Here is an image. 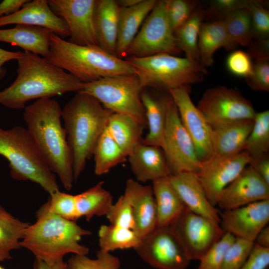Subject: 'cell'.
I'll list each match as a JSON object with an SVG mask.
<instances>
[{"instance_id":"cell-23","label":"cell","mask_w":269,"mask_h":269,"mask_svg":"<svg viewBox=\"0 0 269 269\" xmlns=\"http://www.w3.org/2000/svg\"><path fill=\"white\" fill-rule=\"evenodd\" d=\"M127 158L138 182H152L170 175L164 151L159 147L145 144L141 141Z\"/></svg>"},{"instance_id":"cell-32","label":"cell","mask_w":269,"mask_h":269,"mask_svg":"<svg viewBox=\"0 0 269 269\" xmlns=\"http://www.w3.org/2000/svg\"><path fill=\"white\" fill-rule=\"evenodd\" d=\"M29 224L14 217L0 205V262L11 259V252L21 247V241Z\"/></svg>"},{"instance_id":"cell-53","label":"cell","mask_w":269,"mask_h":269,"mask_svg":"<svg viewBox=\"0 0 269 269\" xmlns=\"http://www.w3.org/2000/svg\"><path fill=\"white\" fill-rule=\"evenodd\" d=\"M23 52H12L0 48V71L2 65L6 62L11 60H17L22 55Z\"/></svg>"},{"instance_id":"cell-47","label":"cell","mask_w":269,"mask_h":269,"mask_svg":"<svg viewBox=\"0 0 269 269\" xmlns=\"http://www.w3.org/2000/svg\"><path fill=\"white\" fill-rule=\"evenodd\" d=\"M253 63L247 52L242 50H235L228 56L226 66L233 74L246 78L252 73Z\"/></svg>"},{"instance_id":"cell-15","label":"cell","mask_w":269,"mask_h":269,"mask_svg":"<svg viewBox=\"0 0 269 269\" xmlns=\"http://www.w3.org/2000/svg\"><path fill=\"white\" fill-rule=\"evenodd\" d=\"M190 86L170 90L169 93L176 105L181 123L194 144L200 161L213 155L211 130L202 113L191 100Z\"/></svg>"},{"instance_id":"cell-21","label":"cell","mask_w":269,"mask_h":269,"mask_svg":"<svg viewBox=\"0 0 269 269\" xmlns=\"http://www.w3.org/2000/svg\"><path fill=\"white\" fill-rule=\"evenodd\" d=\"M168 179L188 209L220 224V212L208 200L196 173L182 172Z\"/></svg>"},{"instance_id":"cell-18","label":"cell","mask_w":269,"mask_h":269,"mask_svg":"<svg viewBox=\"0 0 269 269\" xmlns=\"http://www.w3.org/2000/svg\"><path fill=\"white\" fill-rule=\"evenodd\" d=\"M269 199V184L248 165L221 193L217 205L232 209Z\"/></svg>"},{"instance_id":"cell-12","label":"cell","mask_w":269,"mask_h":269,"mask_svg":"<svg viewBox=\"0 0 269 269\" xmlns=\"http://www.w3.org/2000/svg\"><path fill=\"white\" fill-rule=\"evenodd\" d=\"M147 264L157 269H185L190 260L169 226L156 227L134 249Z\"/></svg>"},{"instance_id":"cell-35","label":"cell","mask_w":269,"mask_h":269,"mask_svg":"<svg viewBox=\"0 0 269 269\" xmlns=\"http://www.w3.org/2000/svg\"><path fill=\"white\" fill-rule=\"evenodd\" d=\"M98 236L99 250L108 253L118 249H134L141 239L133 230L111 224L102 225Z\"/></svg>"},{"instance_id":"cell-22","label":"cell","mask_w":269,"mask_h":269,"mask_svg":"<svg viewBox=\"0 0 269 269\" xmlns=\"http://www.w3.org/2000/svg\"><path fill=\"white\" fill-rule=\"evenodd\" d=\"M254 123V119L210 124L213 155L230 157L244 151Z\"/></svg>"},{"instance_id":"cell-19","label":"cell","mask_w":269,"mask_h":269,"mask_svg":"<svg viewBox=\"0 0 269 269\" xmlns=\"http://www.w3.org/2000/svg\"><path fill=\"white\" fill-rule=\"evenodd\" d=\"M12 24L45 27L63 39L70 35L66 23L53 12L47 0H29L17 12L0 17V27Z\"/></svg>"},{"instance_id":"cell-55","label":"cell","mask_w":269,"mask_h":269,"mask_svg":"<svg viewBox=\"0 0 269 269\" xmlns=\"http://www.w3.org/2000/svg\"><path fill=\"white\" fill-rule=\"evenodd\" d=\"M142 0H117L118 4L121 7H129L140 3Z\"/></svg>"},{"instance_id":"cell-24","label":"cell","mask_w":269,"mask_h":269,"mask_svg":"<svg viewBox=\"0 0 269 269\" xmlns=\"http://www.w3.org/2000/svg\"><path fill=\"white\" fill-rule=\"evenodd\" d=\"M120 8L116 0H96L94 12V26L98 45L115 56Z\"/></svg>"},{"instance_id":"cell-11","label":"cell","mask_w":269,"mask_h":269,"mask_svg":"<svg viewBox=\"0 0 269 269\" xmlns=\"http://www.w3.org/2000/svg\"><path fill=\"white\" fill-rule=\"evenodd\" d=\"M162 149L170 175L182 172L197 173L198 171L201 161L172 99L167 109Z\"/></svg>"},{"instance_id":"cell-25","label":"cell","mask_w":269,"mask_h":269,"mask_svg":"<svg viewBox=\"0 0 269 269\" xmlns=\"http://www.w3.org/2000/svg\"><path fill=\"white\" fill-rule=\"evenodd\" d=\"M171 99L169 93L157 96L142 90L141 100L148 127V132L142 139L143 143L163 148L167 109Z\"/></svg>"},{"instance_id":"cell-52","label":"cell","mask_w":269,"mask_h":269,"mask_svg":"<svg viewBox=\"0 0 269 269\" xmlns=\"http://www.w3.org/2000/svg\"><path fill=\"white\" fill-rule=\"evenodd\" d=\"M33 269H70L68 264L64 261L49 265L44 262L36 259L33 265Z\"/></svg>"},{"instance_id":"cell-7","label":"cell","mask_w":269,"mask_h":269,"mask_svg":"<svg viewBox=\"0 0 269 269\" xmlns=\"http://www.w3.org/2000/svg\"><path fill=\"white\" fill-rule=\"evenodd\" d=\"M125 60L133 68L141 88L152 87L168 92L202 81L208 72L200 62L167 53Z\"/></svg>"},{"instance_id":"cell-28","label":"cell","mask_w":269,"mask_h":269,"mask_svg":"<svg viewBox=\"0 0 269 269\" xmlns=\"http://www.w3.org/2000/svg\"><path fill=\"white\" fill-rule=\"evenodd\" d=\"M152 183L156 207L157 227L169 226L187 207L170 183L168 176Z\"/></svg>"},{"instance_id":"cell-9","label":"cell","mask_w":269,"mask_h":269,"mask_svg":"<svg viewBox=\"0 0 269 269\" xmlns=\"http://www.w3.org/2000/svg\"><path fill=\"white\" fill-rule=\"evenodd\" d=\"M174 32L167 16L165 0H157L129 46L124 58L159 53L177 56L181 51L177 46Z\"/></svg>"},{"instance_id":"cell-33","label":"cell","mask_w":269,"mask_h":269,"mask_svg":"<svg viewBox=\"0 0 269 269\" xmlns=\"http://www.w3.org/2000/svg\"><path fill=\"white\" fill-rule=\"evenodd\" d=\"M94 172L97 175L108 173L111 169L127 160L123 152L106 128L94 149Z\"/></svg>"},{"instance_id":"cell-4","label":"cell","mask_w":269,"mask_h":269,"mask_svg":"<svg viewBox=\"0 0 269 269\" xmlns=\"http://www.w3.org/2000/svg\"><path fill=\"white\" fill-rule=\"evenodd\" d=\"M91 234L76 222L50 212L45 203L37 210L36 222L25 229L20 246L30 251L36 259L52 265L63 262L69 253L87 255L89 248L79 241Z\"/></svg>"},{"instance_id":"cell-41","label":"cell","mask_w":269,"mask_h":269,"mask_svg":"<svg viewBox=\"0 0 269 269\" xmlns=\"http://www.w3.org/2000/svg\"><path fill=\"white\" fill-rule=\"evenodd\" d=\"M235 238L226 232L199 260L197 269H221L226 252Z\"/></svg>"},{"instance_id":"cell-48","label":"cell","mask_w":269,"mask_h":269,"mask_svg":"<svg viewBox=\"0 0 269 269\" xmlns=\"http://www.w3.org/2000/svg\"><path fill=\"white\" fill-rule=\"evenodd\" d=\"M269 265V248L255 243L248 258L240 269H266Z\"/></svg>"},{"instance_id":"cell-30","label":"cell","mask_w":269,"mask_h":269,"mask_svg":"<svg viewBox=\"0 0 269 269\" xmlns=\"http://www.w3.org/2000/svg\"><path fill=\"white\" fill-rule=\"evenodd\" d=\"M146 125L124 114L113 113L110 117L107 130L127 156L141 141Z\"/></svg>"},{"instance_id":"cell-17","label":"cell","mask_w":269,"mask_h":269,"mask_svg":"<svg viewBox=\"0 0 269 269\" xmlns=\"http://www.w3.org/2000/svg\"><path fill=\"white\" fill-rule=\"evenodd\" d=\"M220 225L235 238L255 242L269 222V199L220 213Z\"/></svg>"},{"instance_id":"cell-1","label":"cell","mask_w":269,"mask_h":269,"mask_svg":"<svg viewBox=\"0 0 269 269\" xmlns=\"http://www.w3.org/2000/svg\"><path fill=\"white\" fill-rule=\"evenodd\" d=\"M61 115L56 100L44 98L24 108L23 119L46 163L64 188L70 190L74 181L72 156Z\"/></svg>"},{"instance_id":"cell-31","label":"cell","mask_w":269,"mask_h":269,"mask_svg":"<svg viewBox=\"0 0 269 269\" xmlns=\"http://www.w3.org/2000/svg\"><path fill=\"white\" fill-rule=\"evenodd\" d=\"M100 181L88 190L75 195L76 204L79 218L85 217L89 221L94 216L107 214L113 203L111 194Z\"/></svg>"},{"instance_id":"cell-3","label":"cell","mask_w":269,"mask_h":269,"mask_svg":"<svg viewBox=\"0 0 269 269\" xmlns=\"http://www.w3.org/2000/svg\"><path fill=\"white\" fill-rule=\"evenodd\" d=\"M113 113L96 99L82 92H77L62 109L61 118L72 153L74 181L93 156L97 142Z\"/></svg>"},{"instance_id":"cell-8","label":"cell","mask_w":269,"mask_h":269,"mask_svg":"<svg viewBox=\"0 0 269 269\" xmlns=\"http://www.w3.org/2000/svg\"><path fill=\"white\" fill-rule=\"evenodd\" d=\"M141 88L134 74L119 75L83 83L79 92L96 99L114 113L129 116L146 125L144 108L141 100Z\"/></svg>"},{"instance_id":"cell-40","label":"cell","mask_w":269,"mask_h":269,"mask_svg":"<svg viewBox=\"0 0 269 269\" xmlns=\"http://www.w3.org/2000/svg\"><path fill=\"white\" fill-rule=\"evenodd\" d=\"M254 243L236 238L226 252L221 269H240L248 258Z\"/></svg>"},{"instance_id":"cell-42","label":"cell","mask_w":269,"mask_h":269,"mask_svg":"<svg viewBox=\"0 0 269 269\" xmlns=\"http://www.w3.org/2000/svg\"><path fill=\"white\" fill-rule=\"evenodd\" d=\"M167 16L174 31L184 24L196 9L198 2L189 0H165Z\"/></svg>"},{"instance_id":"cell-38","label":"cell","mask_w":269,"mask_h":269,"mask_svg":"<svg viewBox=\"0 0 269 269\" xmlns=\"http://www.w3.org/2000/svg\"><path fill=\"white\" fill-rule=\"evenodd\" d=\"M67 264L70 269H120L121 267L119 258L100 250L97 252L96 259H90L87 255H74Z\"/></svg>"},{"instance_id":"cell-26","label":"cell","mask_w":269,"mask_h":269,"mask_svg":"<svg viewBox=\"0 0 269 269\" xmlns=\"http://www.w3.org/2000/svg\"><path fill=\"white\" fill-rule=\"evenodd\" d=\"M53 33L49 29L41 26L16 24L12 28L0 29V41L45 57L49 52Z\"/></svg>"},{"instance_id":"cell-44","label":"cell","mask_w":269,"mask_h":269,"mask_svg":"<svg viewBox=\"0 0 269 269\" xmlns=\"http://www.w3.org/2000/svg\"><path fill=\"white\" fill-rule=\"evenodd\" d=\"M111 225L133 230L134 222L131 204L123 195L111 206L106 215Z\"/></svg>"},{"instance_id":"cell-14","label":"cell","mask_w":269,"mask_h":269,"mask_svg":"<svg viewBox=\"0 0 269 269\" xmlns=\"http://www.w3.org/2000/svg\"><path fill=\"white\" fill-rule=\"evenodd\" d=\"M250 155L245 151L232 156L213 155L201 162L196 173L210 203L216 206L222 191L249 165Z\"/></svg>"},{"instance_id":"cell-2","label":"cell","mask_w":269,"mask_h":269,"mask_svg":"<svg viewBox=\"0 0 269 269\" xmlns=\"http://www.w3.org/2000/svg\"><path fill=\"white\" fill-rule=\"evenodd\" d=\"M17 60L15 80L0 91V104L5 107L24 109L29 101L83 89V83L40 55L24 51Z\"/></svg>"},{"instance_id":"cell-45","label":"cell","mask_w":269,"mask_h":269,"mask_svg":"<svg viewBox=\"0 0 269 269\" xmlns=\"http://www.w3.org/2000/svg\"><path fill=\"white\" fill-rule=\"evenodd\" d=\"M250 0H214L209 7L204 10V18L223 20L229 13L241 9H248Z\"/></svg>"},{"instance_id":"cell-37","label":"cell","mask_w":269,"mask_h":269,"mask_svg":"<svg viewBox=\"0 0 269 269\" xmlns=\"http://www.w3.org/2000/svg\"><path fill=\"white\" fill-rule=\"evenodd\" d=\"M223 20L230 39L238 45L249 46L253 39L249 9L234 11L228 14Z\"/></svg>"},{"instance_id":"cell-39","label":"cell","mask_w":269,"mask_h":269,"mask_svg":"<svg viewBox=\"0 0 269 269\" xmlns=\"http://www.w3.org/2000/svg\"><path fill=\"white\" fill-rule=\"evenodd\" d=\"M50 195L46 203L51 213L64 219L75 221L79 217L78 214L75 195L58 190Z\"/></svg>"},{"instance_id":"cell-43","label":"cell","mask_w":269,"mask_h":269,"mask_svg":"<svg viewBox=\"0 0 269 269\" xmlns=\"http://www.w3.org/2000/svg\"><path fill=\"white\" fill-rule=\"evenodd\" d=\"M251 17L253 39L269 38V11L264 2L250 0L248 6Z\"/></svg>"},{"instance_id":"cell-5","label":"cell","mask_w":269,"mask_h":269,"mask_svg":"<svg viewBox=\"0 0 269 269\" xmlns=\"http://www.w3.org/2000/svg\"><path fill=\"white\" fill-rule=\"evenodd\" d=\"M44 58L83 83L134 74L125 59L108 53L98 45H78L54 33L51 35L49 52Z\"/></svg>"},{"instance_id":"cell-56","label":"cell","mask_w":269,"mask_h":269,"mask_svg":"<svg viewBox=\"0 0 269 269\" xmlns=\"http://www.w3.org/2000/svg\"><path fill=\"white\" fill-rule=\"evenodd\" d=\"M0 269H5L0 265Z\"/></svg>"},{"instance_id":"cell-29","label":"cell","mask_w":269,"mask_h":269,"mask_svg":"<svg viewBox=\"0 0 269 269\" xmlns=\"http://www.w3.org/2000/svg\"><path fill=\"white\" fill-rule=\"evenodd\" d=\"M200 62L204 67L211 66L214 52L219 48L232 50L238 46L229 38L223 20L202 23L198 36Z\"/></svg>"},{"instance_id":"cell-46","label":"cell","mask_w":269,"mask_h":269,"mask_svg":"<svg viewBox=\"0 0 269 269\" xmlns=\"http://www.w3.org/2000/svg\"><path fill=\"white\" fill-rule=\"evenodd\" d=\"M248 85L258 91H269V59L256 60L251 74L245 78Z\"/></svg>"},{"instance_id":"cell-36","label":"cell","mask_w":269,"mask_h":269,"mask_svg":"<svg viewBox=\"0 0 269 269\" xmlns=\"http://www.w3.org/2000/svg\"><path fill=\"white\" fill-rule=\"evenodd\" d=\"M244 151L251 159L269 154V111L256 113L253 128L247 139Z\"/></svg>"},{"instance_id":"cell-27","label":"cell","mask_w":269,"mask_h":269,"mask_svg":"<svg viewBox=\"0 0 269 269\" xmlns=\"http://www.w3.org/2000/svg\"><path fill=\"white\" fill-rule=\"evenodd\" d=\"M156 2V0H142L132 7H120L116 45L118 57L124 58L129 46Z\"/></svg>"},{"instance_id":"cell-54","label":"cell","mask_w":269,"mask_h":269,"mask_svg":"<svg viewBox=\"0 0 269 269\" xmlns=\"http://www.w3.org/2000/svg\"><path fill=\"white\" fill-rule=\"evenodd\" d=\"M254 242L261 247L269 248V226L268 225L259 232Z\"/></svg>"},{"instance_id":"cell-51","label":"cell","mask_w":269,"mask_h":269,"mask_svg":"<svg viewBox=\"0 0 269 269\" xmlns=\"http://www.w3.org/2000/svg\"><path fill=\"white\" fill-rule=\"evenodd\" d=\"M29 0H4L0 3V16H7L18 11Z\"/></svg>"},{"instance_id":"cell-20","label":"cell","mask_w":269,"mask_h":269,"mask_svg":"<svg viewBox=\"0 0 269 269\" xmlns=\"http://www.w3.org/2000/svg\"><path fill=\"white\" fill-rule=\"evenodd\" d=\"M124 195L132 209L134 231L141 239L157 227L156 207L152 186L142 185L130 179L126 182Z\"/></svg>"},{"instance_id":"cell-16","label":"cell","mask_w":269,"mask_h":269,"mask_svg":"<svg viewBox=\"0 0 269 269\" xmlns=\"http://www.w3.org/2000/svg\"><path fill=\"white\" fill-rule=\"evenodd\" d=\"M96 0H49L51 10L66 23L69 42L81 46L98 45L94 26Z\"/></svg>"},{"instance_id":"cell-6","label":"cell","mask_w":269,"mask_h":269,"mask_svg":"<svg viewBox=\"0 0 269 269\" xmlns=\"http://www.w3.org/2000/svg\"><path fill=\"white\" fill-rule=\"evenodd\" d=\"M0 155L8 160L13 179L36 183L49 194L59 190L56 176L43 159L26 128H0Z\"/></svg>"},{"instance_id":"cell-34","label":"cell","mask_w":269,"mask_h":269,"mask_svg":"<svg viewBox=\"0 0 269 269\" xmlns=\"http://www.w3.org/2000/svg\"><path fill=\"white\" fill-rule=\"evenodd\" d=\"M204 19V10L196 9L189 19L174 32L178 48L184 52L186 58L192 61L200 62L198 41Z\"/></svg>"},{"instance_id":"cell-50","label":"cell","mask_w":269,"mask_h":269,"mask_svg":"<svg viewBox=\"0 0 269 269\" xmlns=\"http://www.w3.org/2000/svg\"><path fill=\"white\" fill-rule=\"evenodd\" d=\"M249 165L269 184V153L251 159Z\"/></svg>"},{"instance_id":"cell-10","label":"cell","mask_w":269,"mask_h":269,"mask_svg":"<svg viewBox=\"0 0 269 269\" xmlns=\"http://www.w3.org/2000/svg\"><path fill=\"white\" fill-rule=\"evenodd\" d=\"M169 227L190 261H199L226 233L219 223L187 208Z\"/></svg>"},{"instance_id":"cell-13","label":"cell","mask_w":269,"mask_h":269,"mask_svg":"<svg viewBox=\"0 0 269 269\" xmlns=\"http://www.w3.org/2000/svg\"><path fill=\"white\" fill-rule=\"evenodd\" d=\"M209 124L254 119L251 103L238 91L225 86L207 89L197 106Z\"/></svg>"},{"instance_id":"cell-49","label":"cell","mask_w":269,"mask_h":269,"mask_svg":"<svg viewBox=\"0 0 269 269\" xmlns=\"http://www.w3.org/2000/svg\"><path fill=\"white\" fill-rule=\"evenodd\" d=\"M247 53L256 60L269 59V38L253 39Z\"/></svg>"}]
</instances>
